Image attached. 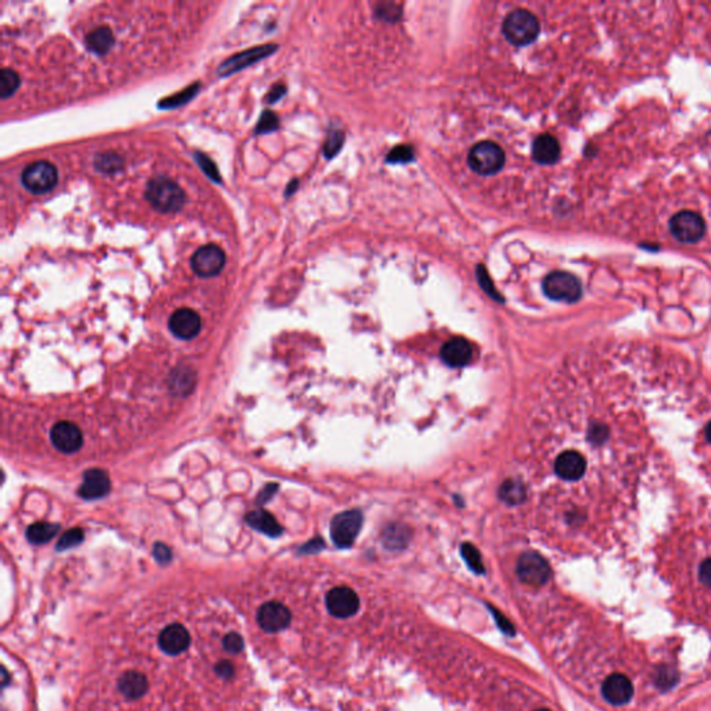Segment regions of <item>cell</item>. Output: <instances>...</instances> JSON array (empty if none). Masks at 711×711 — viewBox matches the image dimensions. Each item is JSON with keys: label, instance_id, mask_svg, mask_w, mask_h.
<instances>
[{"label": "cell", "instance_id": "c3c4849f", "mask_svg": "<svg viewBox=\"0 0 711 711\" xmlns=\"http://www.w3.org/2000/svg\"><path fill=\"white\" fill-rule=\"evenodd\" d=\"M705 438L707 439V442L711 445V421L707 424L706 426V431H705Z\"/></svg>", "mask_w": 711, "mask_h": 711}, {"label": "cell", "instance_id": "277c9868", "mask_svg": "<svg viewBox=\"0 0 711 711\" xmlns=\"http://www.w3.org/2000/svg\"><path fill=\"white\" fill-rule=\"evenodd\" d=\"M544 292L549 299L566 303H575L582 296L580 280L566 271H553L544 277Z\"/></svg>", "mask_w": 711, "mask_h": 711}, {"label": "cell", "instance_id": "ffe728a7", "mask_svg": "<svg viewBox=\"0 0 711 711\" xmlns=\"http://www.w3.org/2000/svg\"><path fill=\"white\" fill-rule=\"evenodd\" d=\"M560 155H561L560 143L550 133L539 135L532 143V157L537 163L542 166H551L557 163Z\"/></svg>", "mask_w": 711, "mask_h": 711}, {"label": "cell", "instance_id": "e575fe53", "mask_svg": "<svg viewBox=\"0 0 711 711\" xmlns=\"http://www.w3.org/2000/svg\"><path fill=\"white\" fill-rule=\"evenodd\" d=\"M85 539V532L81 530V528H73L70 531H67L66 534H63V537L60 538V541L57 542V550L59 551H63V550H68L71 547H76L78 544H83Z\"/></svg>", "mask_w": 711, "mask_h": 711}, {"label": "cell", "instance_id": "ee69618b", "mask_svg": "<svg viewBox=\"0 0 711 711\" xmlns=\"http://www.w3.org/2000/svg\"><path fill=\"white\" fill-rule=\"evenodd\" d=\"M676 681V674L669 669H663L659 675V683L664 688H669Z\"/></svg>", "mask_w": 711, "mask_h": 711}, {"label": "cell", "instance_id": "8fae6325", "mask_svg": "<svg viewBox=\"0 0 711 711\" xmlns=\"http://www.w3.org/2000/svg\"><path fill=\"white\" fill-rule=\"evenodd\" d=\"M325 604L328 611L336 619H349L360 609L357 593L347 586H337L327 593Z\"/></svg>", "mask_w": 711, "mask_h": 711}, {"label": "cell", "instance_id": "d590c367", "mask_svg": "<svg viewBox=\"0 0 711 711\" xmlns=\"http://www.w3.org/2000/svg\"><path fill=\"white\" fill-rule=\"evenodd\" d=\"M345 142V135L340 131H330L327 141L324 143V155L327 159H333L336 156V153L342 149Z\"/></svg>", "mask_w": 711, "mask_h": 711}, {"label": "cell", "instance_id": "5bb4252c", "mask_svg": "<svg viewBox=\"0 0 711 711\" xmlns=\"http://www.w3.org/2000/svg\"><path fill=\"white\" fill-rule=\"evenodd\" d=\"M554 471L557 477L567 482H578L585 477L587 461L578 450H566L554 461Z\"/></svg>", "mask_w": 711, "mask_h": 711}, {"label": "cell", "instance_id": "5b68a950", "mask_svg": "<svg viewBox=\"0 0 711 711\" xmlns=\"http://www.w3.org/2000/svg\"><path fill=\"white\" fill-rule=\"evenodd\" d=\"M669 231L676 241L682 244H695L703 238L706 222L696 211L682 210L669 220Z\"/></svg>", "mask_w": 711, "mask_h": 711}, {"label": "cell", "instance_id": "60d3db41", "mask_svg": "<svg viewBox=\"0 0 711 711\" xmlns=\"http://www.w3.org/2000/svg\"><path fill=\"white\" fill-rule=\"evenodd\" d=\"M153 554H155L156 560L159 563H162V564H166V563H168L171 560V557H172V553H171L169 547L165 544H162V542L155 544Z\"/></svg>", "mask_w": 711, "mask_h": 711}, {"label": "cell", "instance_id": "f546056e", "mask_svg": "<svg viewBox=\"0 0 711 711\" xmlns=\"http://www.w3.org/2000/svg\"><path fill=\"white\" fill-rule=\"evenodd\" d=\"M461 556L465 560L467 566L475 573V574H485V567L482 563V557L479 550L472 544H461Z\"/></svg>", "mask_w": 711, "mask_h": 711}, {"label": "cell", "instance_id": "6da1fadb", "mask_svg": "<svg viewBox=\"0 0 711 711\" xmlns=\"http://www.w3.org/2000/svg\"><path fill=\"white\" fill-rule=\"evenodd\" d=\"M145 198L153 209L163 214L178 213L186 203L185 191L167 177L152 178L146 185Z\"/></svg>", "mask_w": 711, "mask_h": 711}, {"label": "cell", "instance_id": "1f68e13d", "mask_svg": "<svg viewBox=\"0 0 711 711\" xmlns=\"http://www.w3.org/2000/svg\"><path fill=\"white\" fill-rule=\"evenodd\" d=\"M477 280H478V284H479L481 289H482L484 292L486 293L491 299H494L495 301H499V303H503V301H504L502 294H501V292L496 289L495 284L492 282V280H491V275H489L488 270H486V268H485V265H482V264H479V265L477 267Z\"/></svg>", "mask_w": 711, "mask_h": 711}, {"label": "cell", "instance_id": "30bf717a", "mask_svg": "<svg viewBox=\"0 0 711 711\" xmlns=\"http://www.w3.org/2000/svg\"><path fill=\"white\" fill-rule=\"evenodd\" d=\"M191 265L199 277L210 278L218 275L225 265V253L217 245H205L193 253Z\"/></svg>", "mask_w": 711, "mask_h": 711}, {"label": "cell", "instance_id": "f6af8a7d", "mask_svg": "<svg viewBox=\"0 0 711 711\" xmlns=\"http://www.w3.org/2000/svg\"><path fill=\"white\" fill-rule=\"evenodd\" d=\"M215 669H217V672L220 674V676H221V678H231V676H234V672H235V669H234V664H232L231 662H228V660L220 662V663L215 666Z\"/></svg>", "mask_w": 711, "mask_h": 711}, {"label": "cell", "instance_id": "d4e9b609", "mask_svg": "<svg viewBox=\"0 0 711 711\" xmlns=\"http://www.w3.org/2000/svg\"><path fill=\"white\" fill-rule=\"evenodd\" d=\"M193 386H195V374L193 371H191V369L182 370L181 367H178L175 371H172L169 379V388L177 396H186Z\"/></svg>", "mask_w": 711, "mask_h": 711}, {"label": "cell", "instance_id": "3957f363", "mask_svg": "<svg viewBox=\"0 0 711 711\" xmlns=\"http://www.w3.org/2000/svg\"><path fill=\"white\" fill-rule=\"evenodd\" d=\"M468 166L478 175H495L506 162V155L502 148L491 141L478 142L468 153Z\"/></svg>", "mask_w": 711, "mask_h": 711}, {"label": "cell", "instance_id": "681fc988", "mask_svg": "<svg viewBox=\"0 0 711 711\" xmlns=\"http://www.w3.org/2000/svg\"><path fill=\"white\" fill-rule=\"evenodd\" d=\"M537 711H550V710H547V709H541V710H537Z\"/></svg>", "mask_w": 711, "mask_h": 711}, {"label": "cell", "instance_id": "4fadbf2b", "mask_svg": "<svg viewBox=\"0 0 711 711\" xmlns=\"http://www.w3.org/2000/svg\"><path fill=\"white\" fill-rule=\"evenodd\" d=\"M50 439L53 446L61 453H76L83 448L84 436L78 425L70 421L57 422L50 431Z\"/></svg>", "mask_w": 711, "mask_h": 711}, {"label": "cell", "instance_id": "ab89813d", "mask_svg": "<svg viewBox=\"0 0 711 711\" xmlns=\"http://www.w3.org/2000/svg\"><path fill=\"white\" fill-rule=\"evenodd\" d=\"M489 609H491V611H492V614H494L498 626L502 629L503 632L507 633V635H514L515 629L513 627V624L508 621V619H506V616H503L498 609H494L491 606H489Z\"/></svg>", "mask_w": 711, "mask_h": 711}, {"label": "cell", "instance_id": "d6a6232c", "mask_svg": "<svg viewBox=\"0 0 711 711\" xmlns=\"http://www.w3.org/2000/svg\"><path fill=\"white\" fill-rule=\"evenodd\" d=\"M280 128V119L278 116L271 112V110H264L258 119V123L254 128L256 135H263V133H270L274 132Z\"/></svg>", "mask_w": 711, "mask_h": 711}, {"label": "cell", "instance_id": "7bdbcfd3", "mask_svg": "<svg viewBox=\"0 0 711 711\" xmlns=\"http://www.w3.org/2000/svg\"><path fill=\"white\" fill-rule=\"evenodd\" d=\"M699 580L703 585L711 587V557L702 561L699 568Z\"/></svg>", "mask_w": 711, "mask_h": 711}, {"label": "cell", "instance_id": "484cf974", "mask_svg": "<svg viewBox=\"0 0 711 711\" xmlns=\"http://www.w3.org/2000/svg\"><path fill=\"white\" fill-rule=\"evenodd\" d=\"M59 525L53 522H35L27 530V539L34 544L50 542L59 532Z\"/></svg>", "mask_w": 711, "mask_h": 711}, {"label": "cell", "instance_id": "9c48e42d", "mask_svg": "<svg viewBox=\"0 0 711 711\" xmlns=\"http://www.w3.org/2000/svg\"><path fill=\"white\" fill-rule=\"evenodd\" d=\"M278 46L275 43H267V44H260L256 47H251L248 50H244L241 53H237L222 61L217 70L220 77H228L231 74H235L244 68H248L251 64L268 57L273 54Z\"/></svg>", "mask_w": 711, "mask_h": 711}, {"label": "cell", "instance_id": "e0dca14e", "mask_svg": "<svg viewBox=\"0 0 711 711\" xmlns=\"http://www.w3.org/2000/svg\"><path fill=\"white\" fill-rule=\"evenodd\" d=\"M157 642L165 653L169 656H178L189 647L191 633L181 624H171L160 632Z\"/></svg>", "mask_w": 711, "mask_h": 711}, {"label": "cell", "instance_id": "bcb514c9", "mask_svg": "<svg viewBox=\"0 0 711 711\" xmlns=\"http://www.w3.org/2000/svg\"><path fill=\"white\" fill-rule=\"evenodd\" d=\"M323 546H324V542H323L320 538H317V539L311 541L310 544H306V546L303 547V550H304V551H318V549H321Z\"/></svg>", "mask_w": 711, "mask_h": 711}, {"label": "cell", "instance_id": "52a82bcc", "mask_svg": "<svg viewBox=\"0 0 711 711\" xmlns=\"http://www.w3.org/2000/svg\"><path fill=\"white\" fill-rule=\"evenodd\" d=\"M362 525L363 514L359 510L339 513L331 521V539L340 549L350 547L354 544Z\"/></svg>", "mask_w": 711, "mask_h": 711}, {"label": "cell", "instance_id": "7dc6e473", "mask_svg": "<svg viewBox=\"0 0 711 711\" xmlns=\"http://www.w3.org/2000/svg\"><path fill=\"white\" fill-rule=\"evenodd\" d=\"M297 186H299V181H297V179H292V181H291V184L287 186L285 196H291V195H293V193L296 192Z\"/></svg>", "mask_w": 711, "mask_h": 711}, {"label": "cell", "instance_id": "7a4b0ae2", "mask_svg": "<svg viewBox=\"0 0 711 711\" xmlns=\"http://www.w3.org/2000/svg\"><path fill=\"white\" fill-rule=\"evenodd\" d=\"M504 38L514 46L534 42L541 32L538 17L525 8H517L507 14L502 27Z\"/></svg>", "mask_w": 711, "mask_h": 711}, {"label": "cell", "instance_id": "cb8c5ba5", "mask_svg": "<svg viewBox=\"0 0 711 711\" xmlns=\"http://www.w3.org/2000/svg\"><path fill=\"white\" fill-rule=\"evenodd\" d=\"M382 539L385 546L392 550L405 549L410 541V530L402 524H390L385 528Z\"/></svg>", "mask_w": 711, "mask_h": 711}, {"label": "cell", "instance_id": "8d00e7d4", "mask_svg": "<svg viewBox=\"0 0 711 711\" xmlns=\"http://www.w3.org/2000/svg\"><path fill=\"white\" fill-rule=\"evenodd\" d=\"M195 160L198 162L199 167L202 168V171L209 177L211 181H214L217 184H221L220 171H218V168L215 166V163L210 157H208L205 153L196 152L195 153Z\"/></svg>", "mask_w": 711, "mask_h": 711}, {"label": "cell", "instance_id": "f35d334b", "mask_svg": "<svg viewBox=\"0 0 711 711\" xmlns=\"http://www.w3.org/2000/svg\"><path fill=\"white\" fill-rule=\"evenodd\" d=\"M378 17H381L382 20H389V21H396L398 17L400 16V10L398 8V6L395 4H379L378 6L377 10Z\"/></svg>", "mask_w": 711, "mask_h": 711}, {"label": "cell", "instance_id": "4dcf8cb0", "mask_svg": "<svg viewBox=\"0 0 711 711\" xmlns=\"http://www.w3.org/2000/svg\"><path fill=\"white\" fill-rule=\"evenodd\" d=\"M199 88H201V85L199 84H193L192 86H189V88H185L182 92L175 93V95H172L169 97L163 99L159 106L162 109H175V107H179V106L188 103L193 96H196V93L199 92Z\"/></svg>", "mask_w": 711, "mask_h": 711}, {"label": "cell", "instance_id": "44dd1931", "mask_svg": "<svg viewBox=\"0 0 711 711\" xmlns=\"http://www.w3.org/2000/svg\"><path fill=\"white\" fill-rule=\"evenodd\" d=\"M149 682L145 674L139 671H126L119 679V691L126 699H139L148 691Z\"/></svg>", "mask_w": 711, "mask_h": 711}, {"label": "cell", "instance_id": "9a60e30c", "mask_svg": "<svg viewBox=\"0 0 711 711\" xmlns=\"http://www.w3.org/2000/svg\"><path fill=\"white\" fill-rule=\"evenodd\" d=\"M168 327L179 339H192L202 330V318L192 309H179L169 317Z\"/></svg>", "mask_w": 711, "mask_h": 711}, {"label": "cell", "instance_id": "7402d4cb", "mask_svg": "<svg viewBox=\"0 0 711 711\" xmlns=\"http://www.w3.org/2000/svg\"><path fill=\"white\" fill-rule=\"evenodd\" d=\"M246 522L253 530L268 535L271 538H278L282 534V527L274 518V515L265 510H253L245 517Z\"/></svg>", "mask_w": 711, "mask_h": 711}, {"label": "cell", "instance_id": "f1b7e54d", "mask_svg": "<svg viewBox=\"0 0 711 711\" xmlns=\"http://www.w3.org/2000/svg\"><path fill=\"white\" fill-rule=\"evenodd\" d=\"M21 84L20 76L11 68H3L0 73V97L4 100L16 93Z\"/></svg>", "mask_w": 711, "mask_h": 711}, {"label": "cell", "instance_id": "74e56055", "mask_svg": "<svg viewBox=\"0 0 711 711\" xmlns=\"http://www.w3.org/2000/svg\"><path fill=\"white\" fill-rule=\"evenodd\" d=\"M222 646H224V649L227 652H229L232 655H238V653H241L244 650V646H245L244 638L239 633H237V632H231V633H228V635L224 636Z\"/></svg>", "mask_w": 711, "mask_h": 711}, {"label": "cell", "instance_id": "b9f144b4", "mask_svg": "<svg viewBox=\"0 0 711 711\" xmlns=\"http://www.w3.org/2000/svg\"><path fill=\"white\" fill-rule=\"evenodd\" d=\"M285 93H287V86H285V85H273V86H271V89H270V92H268V93H267V96H265V102H267V103H270V104H273V103L278 102L282 96H285Z\"/></svg>", "mask_w": 711, "mask_h": 711}, {"label": "cell", "instance_id": "d6986e66", "mask_svg": "<svg viewBox=\"0 0 711 711\" xmlns=\"http://www.w3.org/2000/svg\"><path fill=\"white\" fill-rule=\"evenodd\" d=\"M441 357L450 367H462L472 359V346L464 337H453L443 345Z\"/></svg>", "mask_w": 711, "mask_h": 711}, {"label": "cell", "instance_id": "836d02e7", "mask_svg": "<svg viewBox=\"0 0 711 711\" xmlns=\"http://www.w3.org/2000/svg\"><path fill=\"white\" fill-rule=\"evenodd\" d=\"M413 160H414V149L409 145H400L393 148L386 157V162L390 165H405Z\"/></svg>", "mask_w": 711, "mask_h": 711}, {"label": "cell", "instance_id": "7c38bea8", "mask_svg": "<svg viewBox=\"0 0 711 711\" xmlns=\"http://www.w3.org/2000/svg\"><path fill=\"white\" fill-rule=\"evenodd\" d=\"M257 624L263 631L268 633H275L281 632L284 629L289 627L292 614L287 606L278 602H268L264 603L258 610L256 616Z\"/></svg>", "mask_w": 711, "mask_h": 711}, {"label": "cell", "instance_id": "2e32d148", "mask_svg": "<svg viewBox=\"0 0 711 711\" xmlns=\"http://www.w3.org/2000/svg\"><path fill=\"white\" fill-rule=\"evenodd\" d=\"M110 489L112 482L107 472L99 468H92L85 472L78 495L86 501H95L104 498L110 492Z\"/></svg>", "mask_w": 711, "mask_h": 711}, {"label": "cell", "instance_id": "603a6c76", "mask_svg": "<svg viewBox=\"0 0 711 711\" xmlns=\"http://www.w3.org/2000/svg\"><path fill=\"white\" fill-rule=\"evenodd\" d=\"M114 42H116V38L113 35V31L107 25H100V27L92 30L85 38L86 47L99 56L107 54L110 52V49L113 47Z\"/></svg>", "mask_w": 711, "mask_h": 711}, {"label": "cell", "instance_id": "4316f807", "mask_svg": "<svg viewBox=\"0 0 711 711\" xmlns=\"http://www.w3.org/2000/svg\"><path fill=\"white\" fill-rule=\"evenodd\" d=\"M93 165H95V168L99 172H103V174H107V175H113V174H117L119 171L123 169V167H124V160L117 153L106 152V153H99L95 157Z\"/></svg>", "mask_w": 711, "mask_h": 711}, {"label": "cell", "instance_id": "ba28073f", "mask_svg": "<svg viewBox=\"0 0 711 711\" xmlns=\"http://www.w3.org/2000/svg\"><path fill=\"white\" fill-rule=\"evenodd\" d=\"M517 575L521 582L530 586H542L550 580L551 570L544 557L535 551H527L517 561Z\"/></svg>", "mask_w": 711, "mask_h": 711}, {"label": "cell", "instance_id": "83f0119b", "mask_svg": "<svg viewBox=\"0 0 711 711\" xmlns=\"http://www.w3.org/2000/svg\"><path fill=\"white\" fill-rule=\"evenodd\" d=\"M499 495L501 499L508 504H518L525 499V488L515 479H507L503 482Z\"/></svg>", "mask_w": 711, "mask_h": 711}, {"label": "cell", "instance_id": "ac0fdd59", "mask_svg": "<svg viewBox=\"0 0 711 711\" xmlns=\"http://www.w3.org/2000/svg\"><path fill=\"white\" fill-rule=\"evenodd\" d=\"M602 693L609 703L614 706H623L631 700L633 695V686L626 675L613 674L603 682Z\"/></svg>", "mask_w": 711, "mask_h": 711}, {"label": "cell", "instance_id": "8992f818", "mask_svg": "<svg viewBox=\"0 0 711 711\" xmlns=\"http://www.w3.org/2000/svg\"><path fill=\"white\" fill-rule=\"evenodd\" d=\"M57 178V168L46 160L28 165L21 174V182L24 188L34 195H43L50 192L56 186Z\"/></svg>", "mask_w": 711, "mask_h": 711}]
</instances>
